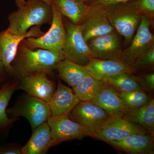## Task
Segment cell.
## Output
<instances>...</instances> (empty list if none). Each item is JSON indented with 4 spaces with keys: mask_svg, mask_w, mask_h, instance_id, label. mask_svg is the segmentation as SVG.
I'll list each match as a JSON object with an SVG mask.
<instances>
[{
    "mask_svg": "<svg viewBox=\"0 0 154 154\" xmlns=\"http://www.w3.org/2000/svg\"><path fill=\"white\" fill-rule=\"evenodd\" d=\"M64 59L62 53L43 49L36 51L30 49L22 41L11 64L12 76L19 80L35 73L44 72L49 74L55 70L57 64Z\"/></svg>",
    "mask_w": 154,
    "mask_h": 154,
    "instance_id": "obj_1",
    "label": "cell"
},
{
    "mask_svg": "<svg viewBox=\"0 0 154 154\" xmlns=\"http://www.w3.org/2000/svg\"><path fill=\"white\" fill-rule=\"evenodd\" d=\"M18 8L8 17L7 29L12 34L23 35L33 26L51 24V5L42 0H26L24 5Z\"/></svg>",
    "mask_w": 154,
    "mask_h": 154,
    "instance_id": "obj_2",
    "label": "cell"
},
{
    "mask_svg": "<svg viewBox=\"0 0 154 154\" xmlns=\"http://www.w3.org/2000/svg\"><path fill=\"white\" fill-rule=\"evenodd\" d=\"M110 25L119 35L123 36L125 44H130L141 19L135 0L104 6Z\"/></svg>",
    "mask_w": 154,
    "mask_h": 154,
    "instance_id": "obj_3",
    "label": "cell"
},
{
    "mask_svg": "<svg viewBox=\"0 0 154 154\" xmlns=\"http://www.w3.org/2000/svg\"><path fill=\"white\" fill-rule=\"evenodd\" d=\"M10 118L23 116L28 119L32 129L46 122L51 116L47 102L26 93L19 97L13 107L7 110Z\"/></svg>",
    "mask_w": 154,
    "mask_h": 154,
    "instance_id": "obj_4",
    "label": "cell"
},
{
    "mask_svg": "<svg viewBox=\"0 0 154 154\" xmlns=\"http://www.w3.org/2000/svg\"><path fill=\"white\" fill-rule=\"evenodd\" d=\"M52 19L50 28L46 33L38 37H28L22 41L32 50L43 49L52 52L62 53L66 38V30L63 16L55 6L51 5Z\"/></svg>",
    "mask_w": 154,
    "mask_h": 154,
    "instance_id": "obj_5",
    "label": "cell"
},
{
    "mask_svg": "<svg viewBox=\"0 0 154 154\" xmlns=\"http://www.w3.org/2000/svg\"><path fill=\"white\" fill-rule=\"evenodd\" d=\"M82 127L87 136L94 137L110 115L101 107L89 102L81 101L67 115Z\"/></svg>",
    "mask_w": 154,
    "mask_h": 154,
    "instance_id": "obj_6",
    "label": "cell"
},
{
    "mask_svg": "<svg viewBox=\"0 0 154 154\" xmlns=\"http://www.w3.org/2000/svg\"><path fill=\"white\" fill-rule=\"evenodd\" d=\"M64 25L66 38L62 53L65 59L81 65H87L93 56L88 43L83 37L80 25H75L70 21H66Z\"/></svg>",
    "mask_w": 154,
    "mask_h": 154,
    "instance_id": "obj_7",
    "label": "cell"
},
{
    "mask_svg": "<svg viewBox=\"0 0 154 154\" xmlns=\"http://www.w3.org/2000/svg\"><path fill=\"white\" fill-rule=\"evenodd\" d=\"M151 20L147 16L142 15L140 23L130 45L122 51L121 60L124 63L133 67L139 57L154 47V36L150 30Z\"/></svg>",
    "mask_w": 154,
    "mask_h": 154,
    "instance_id": "obj_8",
    "label": "cell"
},
{
    "mask_svg": "<svg viewBox=\"0 0 154 154\" xmlns=\"http://www.w3.org/2000/svg\"><path fill=\"white\" fill-rule=\"evenodd\" d=\"M40 26L32 27L25 34L17 35L12 34L8 29L0 33V60L2 62L6 71L12 76L13 68L11 64L14 61L19 44L25 38L38 37L44 34Z\"/></svg>",
    "mask_w": 154,
    "mask_h": 154,
    "instance_id": "obj_9",
    "label": "cell"
},
{
    "mask_svg": "<svg viewBox=\"0 0 154 154\" xmlns=\"http://www.w3.org/2000/svg\"><path fill=\"white\" fill-rule=\"evenodd\" d=\"M141 133L149 134L140 125L128 121L121 116H110L100 131L93 137L107 143Z\"/></svg>",
    "mask_w": 154,
    "mask_h": 154,
    "instance_id": "obj_10",
    "label": "cell"
},
{
    "mask_svg": "<svg viewBox=\"0 0 154 154\" xmlns=\"http://www.w3.org/2000/svg\"><path fill=\"white\" fill-rule=\"evenodd\" d=\"M116 31L96 36L87 42L94 58L107 60H121L122 45Z\"/></svg>",
    "mask_w": 154,
    "mask_h": 154,
    "instance_id": "obj_11",
    "label": "cell"
},
{
    "mask_svg": "<svg viewBox=\"0 0 154 154\" xmlns=\"http://www.w3.org/2000/svg\"><path fill=\"white\" fill-rule=\"evenodd\" d=\"M47 122L51 128L52 146L66 141L81 140L87 136L82 127L71 120L67 115L51 116Z\"/></svg>",
    "mask_w": 154,
    "mask_h": 154,
    "instance_id": "obj_12",
    "label": "cell"
},
{
    "mask_svg": "<svg viewBox=\"0 0 154 154\" xmlns=\"http://www.w3.org/2000/svg\"><path fill=\"white\" fill-rule=\"evenodd\" d=\"M79 25L86 42L94 37L115 31L107 19L103 7L90 6L86 17Z\"/></svg>",
    "mask_w": 154,
    "mask_h": 154,
    "instance_id": "obj_13",
    "label": "cell"
},
{
    "mask_svg": "<svg viewBox=\"0 0 154 154\" xmlns=\"http://www.w3.org/2000/svg\"><path fill=\"white\" fill-rule=\"evenodd\" d=\"M47 74L38 72L19 79L17 90H22L30 96L48 102L56 90L55 84Z\"/></svg>",
    "mask_w": 154,
    "mask_h": 154,
    "instance_id": "obj_14",
    "label": "cell"
},
{
    "mask_svg": "<svg viewBox=\"0 0 154 154\" xmlns=\"http://www.w3.org/2000/svg\"><path fill=\"white\" fill-rule=\"evenodd\" d=\"M89 102L101 107L110 116L122 117L128 109L118 92L106 84L98 89Z\"/></svg>",
    "mask_w": 154,
    "mask_h": 154,
    "instance_id": "obj_15",
    "label": "cell"
},
{
    "mask_svg": "<svg viewBox=\"0 0 154 154\" xmlns=\"http://www.w3.org/2000/svg\"><path fill=\"white\" fill-rule=\"evenodd\" d=\"M81 102L73 90L58 81L57 88L48 102L51 116L68 115Z\"/></svg>",
    "mask_w": 154,
    "mask_h": 154,
    "instance_id": "obj_16",
    "label": "cell"
},
{
    "mask_svg": "<svg viewBox=\"0 0 154 154\" xmlns=\"http://www.w3.org/2000/svg\"><path fill=\"white\" fill-rule=\"evenodd\" d=\"M154 136L148 133L136 134L120 140L107 143L128 154H153Z\"/></svg>",
    "mask_w": 154,
    "mask_h": 154,
    "instance_id": "obj_17",
    "label": "cell"
},
{
    "mask_svg": "<svg viewBox=\"0 0 154 154\" xmlns=\"http://www.w3.org/2000/svg\"><path fill=\"white\" fill-rule=\"evenodd\" d=\"M85 66L89 74L101 80L121 73H133L135 72L133 67L124 63L121 60H107L93 58Z\"/></svg>",
    "mask_w": 154,
    "mask_h": 154,
    "instance_id": "obj_18",
    "label": "cell"
},
{
    "mask_svg": "<svg viewBox=\"0 0 154 154\" xmlns=\"http://www.w3.org/2000/svg\"><path fill=\"white\" fill-rule=\"evenodd\" d=\"M52 147L51 128L47 122L33 130L30 140L21 148L22 154H45Z\"/></svg>",
    "mask_w": 154,
    "mask_h": 154,
    "instance_id": "obj_19",
    "label": "cell"
},
{
    "mask_svg": "<svg viewBox=\"0 0 154 154\" xmlns=\"http://www.w3.org/2000/svg\"><path fill=\"white\" fill-rule=\"evenodd\" d=\"M51 5L75 25H80L86 17L90 6L82 0H52Z\"/></svg>",
    "mask_w": 154,
    "mask_h": 154,
    "instance_id": "obj_20",
    "label": "cell"
},
{
    "mask_svg": "<svg viewBox=\"0 0 154 154\" xmlns=\"http://www.w3.org/2000/svg\"><path fill=\"white\" fill-rule=\"evenodd\" d=\"M128 121L138 125L150 134L154 135V100L146 105L134 109H128L122 116Z\"/></svg>",
    "mask_w": 154,
    "mask_h": 154,
    "instance_id": "obj_21",
    "label": "cell"
},
{
    "mask_svg": "<svg viewBox=\"0 0 154 154\" xmlns=\"http://www.w3.org/2000/svg\"><path fill=\"white\" fill-rule=\"evenodd\" d=\"M59 78L74 88L88 74L85 66L81 65L64 59L56 66Z\"/></svg>",
    "mask_w": 154,
    "mask_h": 154,
    "instance_id": "obj_22",
    "label": "cell"
},
{
    "mask_svg": "<svg viewBox=\"0 0 154 154\" xmlns=\"http://www.w3.org/2000/svg\"><path fill=\"white\" fill-rule=\"evenodd\" d=\"M132 73L123 72L110 76L102 79L118 92H130L142 90Z\"/></svg>",
    "mask_w": 154,
    "mask_h": 154,
    "instance_id": "obj_23",
    "label": "cell"
},
{
    "mask_svg": "<svg viewBox=\"0 0 154 154\" xmlns=\"http://www.w3.org/2000/svg\"><path fill=\"white\" fill-rule=\"evenodd\" d=\"M17 82H9L0 89V129L9 126L18 119L9 118L7 113V107L12 95L17 90Z\"/></svg>",
    "mask_w": 154,
    "mask_h": 154,
    "instance_id": "obj_24",
    "label": "cell"
},
{
    "mask_svg": "<svg viewBox=\"0 0 154 154\" xmlns=\"http://www.w3.org/2000/svg\"><path fill=\"white\" fill-rule=\"evenodd\" d=\"M105 84L102 80L97 79L88 73L73 90L80 101L90 102L98 89Z\"/></svg>",
    "mask_w": 154,
    "mask_h": 154,
    "instance_id": "obj_25",
    "label": "cell"
},
{
    "mask_svg": "<svg viewBox=\"0 0 154 154\" xmlns=\"http://www.w3.org/2000/svg\"><path fill=\"white\" fill-rule=\"evenodd\" d=\"M118 94L128 109H137L142 107L147 104L152 99L143 90L118 92Z\"/></svg>",
    "mask_w": 154,
    "mask_h": 154,
    "instance_id": "obj_26",
    "label": "cell"
},
{
    "mask_svg": "<svg viewBox=\"0 0 154 154\" xmlns=\"http://www.w3.org/2000/svg\"><path fill=\"white\" fill-rule=\"evenodd\" d=\"M154 64V47L144 54L135 62L133 68L135 71L153 66Z\"/></svg>",
    "mask_w": 154,
    "mask_h": 154,
    "instance_id": "obj_27",
    "label": "cell"
},
{
    "mask_svg": "<svg viewBox=\"0 0 154 154\" xmlns=\"http://www.w3.org/2000/svg\"><path fill=\"white\" fill-rule=\"evenodd\" d=\"M137 82L143 91L148 93H152L154 89V74H146L138 76H135Z\"/></svg>",
    "mask_w": 154,
    "mask_h": 154,
    "instance_id": "obj_28",
    "label": "cell"
},
{
    "mask_svg": "<svg viewBox=\"0 0 154 154\" xmlns=\"http://www.w3.org/2000/svg\"><path fill=\"white\" fill-rule=\"evenodd\" d=\"M139 12L150 19L154 16V0H135Z\"/></svg>",
    "mask_w": 154,
    "mask_h": 154,
    "instance_id": "obj_29",
    "label": "cell"
},
{
    "mask_svg": "<svg viewBox=\"0 0 154 154\" xmlns=\"http://www.w3.org/2000/svg\"><path fill=\"white\" fill-rule=\"evenodd\" d=\"M132 0H88L86 3L89 6L104 7L108 5L125 2Z\"/></svg>",
    "mask_w": 154,
    "mask_h": 154,
    "instance_id": "obj_30",
    "label": "cell"
},
{
    "mask_svg": "<svg viewBox=\"0 0 154 154\" xmlns=\"http://www.w3.org/2000/svg\"><path fill=\"white\" fill-rule=\"evenodd\" d=\"M21 148L15 144H8L0 146V154H21Z\"/></svg>",
    "mask_w": 154,
    "mask_h": 154,
    "instance_id": "obj_31",
    "label": "cell"
},
{
    "mask_svg": "<svg viewBox=\"0 0 154 154\" xmlns=\"http://www.w3.org/2000/svg\"><path fill=\"white\" fill-rule=\"evenodd\" d=\"M8 74L6 71L4 64L0 60V84L7 79Z\"/></svg>",
    "mask_w": 154,
    "mask_h": 154,
    "instance_id": "obj_32",
    "label": "cell"
},
{
    "mask_svg": "<svg viewBox=\"0 0 154 154\" xmlns=\"http://www.w3.org/2000/svg\"><path fill=\"white\" fill-rule=\"evenodd\" d=\"M44 2H46L48 4L51 5V2H52V0H42ZM26 0H15L16 5L18 8H20L24 5V4L26 2Z\"/></svg>",
    "mask_w": 154,
    "mask_h": 154,
    "instance_id": "obj_33",
    "label": "cell"
},
{
    "mask_svg": "<svg viewBox=\"0 0 154 154\" xmlns=\"http://www.w3.org/2000/svg\"><path fill=\"white\" fill-rule=\"evenodd\" d=\"M82 1H84V2H85L86 3L87 1H88V0H82Z\"/></svg>",
    "mask_w": 154,
    "mask_h": 154,
    "instance_id": "obj_34",
    "label": "cell"
}]
</instances>
